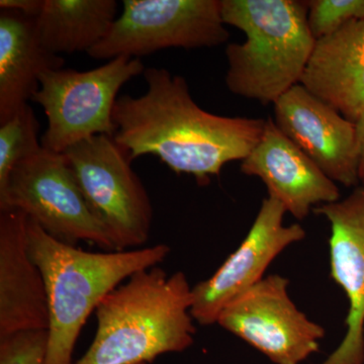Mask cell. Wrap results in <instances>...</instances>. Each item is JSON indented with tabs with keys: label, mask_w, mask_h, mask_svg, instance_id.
<instances>
[{
	"label": "cell",
	"mask_w": 364,
	"mask_h": 364,
	"mask_svg": "<svg viewBox=\"0 0 364 364\" xmlns=\"http://www.w3.org/2000/svg\"><path fill=\"white\" fill-rule=\"evenodd\" d=\"M299 85L358 122L364 111V18L316 42Z\"/></svg>",
	"instance_id": "cell-15"
},
{
	"label": "cell",
	"mask_w": 364,
	"mask_h": 364,
	"mask_svg": "<svg viewBox=\"0 0 364 364\" xmlns=\"http://www.w3.org/2000/svg\"><path fill=\"white\" fill-rule=\"evenodd\" d=\"M147 90L114 105V141L132 161L153 155L176 174L207 186L229 162L243 161L259 143L267 119L223 117L198 105L188 82L165 68L144 71Z\"/></svg>",
	"instance_id": "cell-1"
},
{
	"label": "cell",
	"mask_w": 364,
	"mask_h": 364,
	"mask_svg": "<svg viewBox=\"0 0 364 364\" xmlns=\"http://www.w3.org/2000/svg\"><path fill=\"white\" fill-rule=\"evenodd\" d=\"M289 280L264 277L224 309L217 324L275 364H301L318 350L325 329L301 312L289 296Z\"/></svg>",
	"instance_id": "cell-9"
},
{
	"label": "cell",
	"mask_w": 364,
	"mask_h": 364,
	"mask_svg": "<svg viewBox=\"0 0 364 364\" xmlns=\"http://www.w3.org/2000/svg\"><path fill=\"white\" fill-rule=\"evenodd\" d=\"M43 4L44 0H0L1 11H16L33 18L39 16Z\"/></svg>",
	"instance_id": "cell-21"
},
{
	"label": "cell",
	"mask_w": 364,
	"mask_h": 364,
	"mask_svg": "<svg viewBox=\"0 0 364 364\" xmlns=\"http://www.w3.org/2000/svg\"><path fill=\"white\" fill-rule=\"evenodd\" d=\"M355 124L356 128H358L359 142V183L364 189V111Z\"/></svg>",
	"instance_id": "cell-22"
},
{
	"label": "cell",
	"mask_w": 364,
	"mask_h": 364,
	"mask_svg": "<svg viewBox=\"0 0 364 364\" xmlns=\"http://www.w3.org/2000/svg\"><path fill=\"white\" fill-rule=\"evenodd\" d=\"M63 57L46 49L36 18L16 11L0 13V124L32 100L45 72L63 68Z\"/></svg>",
	"instance_id": "cell-16"
},
{
	"label": "cell",
	"mask_w": 364,
	"mask_h": 364,
	"mask_svg": "<svg viewBox=\"0 0 364 364\" xmlns=\"http://www.w3.org/2000/svg\"><path fill=\"white\" fill-rule=\"evenodd\" d=\"M26 227L21 210L0 212V338L49 328L47 289L28 253Z\"/></svg>",
	"instance_id": "cell-14"
},
{
	"label": "cell",
	"mask_w": 364,
	"mask_h": 364,
	"mask_svg": "<svg viewBox=\"0 0 364 364\" xmlns=\"http://www.w3.org/2000/svg\"><path fill=\"white\" fill-rule=\"evenodd\" d=\"M221 0H124L123 11L91 58H139L169 48L200 49L225 44Z\"/></svg>",
	"instance_id": "cell-8"
},
{
	"label": "cell",
	"mask_w": 364,
	"mask_h": 364,
	"mask_svg": "<svg viewBox=\"0 0 364 364\" xmlns=\"http://www.w3.org/2000/svg\"><path fill=\"white\" fill-rule=\"evenodd\" d=\"M11 210L23 212L57 240L71 245L85 241L117 251L63 154L42 148L16 165L0 191V212Z\"/></svg>",
	"instance_id": "cell-7"
},
{
	"label": "cell",
	"mask_w": 364,
	"mask_h": 364,
	"mask_svg": "<svg viewBox=\"0 0 364 364\" xmlns=\"http://www.w3.org/2000/svg\"><path fill=\"white\" fill-rule=\"evenodd\" d=\"M86 202L117 251L141 248L150 236L153 207L130 155L114 136L98 135L63 153Z\"/></svg>",
	"instance_id": "cell-6"
},
{
	"label": "cell",
	"mask_w": 364,
	"mask_h": 364,
	"mask_svg": "<svg viewBox=\"0 0 364 364\" xmlns=\"http://www.w3.org/2000/svg\"><path fill=\"white\" fill-rule=\"evenodd\" d=\"M331 225V277L349 301L347 331L336 350L318 364H364V189L314 208Z\"/></svg>",
	"instance_id": "cell-12"
},
{
	"label": "cell",
	"mask_w": 364,
	"mask_h": 364,
	"mask_svg": "<svg viewBox=\"0 0 364 364\" xmlns=\"http://www.w3.org/2000/svg\"><path fill=\"white\" fill-rule=\"evenodd\" d=\"M242 173L259 177L268 196L277 198L296 219L308 217L315 205L340 200L338 186L267 119L259 143L241 161Z\"/></svg>",
	"instance_id": "cell-13"
},
{
	"label": "cell",
	"mask_w": 364,
	"mask_h": 364,
	"mask_svg": "<svg viewBox=\"0 0 364 364\" xmlns=\"http://www.w3.org/2000/svg\"><path fill=\"white\" fill-rule=\"evenodd\" d=\"M40 123L30 105L0 124V191L16 165L42 149Z\"/></svg>",
	"instance_id": "cell-18"
},
{
	"label": "cell",
	"mask_w": 364,
	"mask_h": 364,
	"mask_svg": "<svg viewBox=\"0 0 364 364\" xmlns=\"http://www.w3.org/2000/svg\"><path fill=\"white\" fill-rule=\"evenodd\" d=\"M26 240L47 289L49 328L45 364H72L81 330L100 301L136 272L157 267L170 252L166 244L90 252L53 238L28 218Z\"/></svg>",
	"instance_id": "cell-3"
},
{
	"label": "cell",
	"mask_w": 364,
	"mask_h": 364,
	"mask_svg": "<svg viewBox=\"0 0 364 364\" xmlns=\"http://www.w3.org/2000/svg\"><path fill=\"white\" fill-rule=\"evenodd\" d=\"M306 4L309 28L316 41L364 18V0H310Z\"/></svg>",
	"instance_id": "cell-19"
},
{
	"label": "cell",
	"mask_w": 364,
	"mask_h": 364,
	"mask_svg": "<svg viewBox=\"0 0 364 364\" xmlns=\"http://www.w3.org/2000/svg\"><path fill=\"white\" fill-rule=\"evenodd\" d=\"M279 130L335 183H359L356 124L305 86H294L273 105Z\"/></svg>",
	"instance_id": "cell-11"
},
{
	"label": "cell",
	"mask_w": 364,
	"mask_h": 364,
	"mask_svg": "<svg viewBox=\"0 0 364 364\" xmlns=\"http://www.w3.org/2000/svg\"><path fill=\"white\" fill-rule=\"evenodd\" d=\"M117 16L116 0H44L36 26L46 49L61 56L90 52Z\"/></svg>",
	"instance_id": "cell-17"
},
{
	"label": "cell",
	"mask_w": 364,
	"mask_h": 364,
	"mask_svg": "<svg viewBox=\"0 0 364 364\" xmlns=\"http://www.w3.org/2000/svg\"><path fill=\"white\" fill-rule=\"evenodd\" d=\"M193 296L184 272L140 270L98 305L97 330L76 364H148L195 341Z\"/></svg>",
	"instance_id": "cell-2"
},
{
	"label": "cell",
	"mask_w": 364,
	"mask_h": 364,
	"mask_svg": "<svg viewBox=\"0 0 364 364\" xmlns=\"http://www.w3.org/2000/svg\"><path fill=\"white\" fill-rule=\"evenodd\" d=\"M286 213L277 198H264L241 245L212 277L193 287L191 316L198 324L217 323L230 303L264 279L268 267L282 251L305 239L301 225L284 226Z\"/></svg>",
	"instance_id": "cell-10"
},
{
	"label": "cell",
	"mask_w": 364,
	"mask_h": 364,
	"mask_svg": "<svg viewBox=\"0 0 364 364\" xmlns=\"http://www.w3.org/2000/svg\"><path fill=\"white\" fill-rule=\"evenodd\" d=\"M145 69L140 59L122 56L90 70L60 68L43 73L32 98L48 119L42 147L63 154L92 136H114L112 114L119 90Z\"/></svg>",
	"instance_id": "cell-5"
},
{
	"label": "cell",
	"mask_w": 364,
	"mask_h": 364,
	"mask_svg": "<svg viewBox=\"0 0 364 364\" xmlns=\"http://www.w3.org/2000/svg\"><path fill=\"white\" fill-rule=\"evenodd\" d=\"M48 331L16 333L0 338V364H45Z\"/></svg>",
	"instance_id": "cell-20"
},
{
	"label": "cell",
	"mask_w": 364,
	"mask_h": 364,
	"mask_svg": "<svg viewBox=\"0 0 364 364\" xmlns=\"http://www.w3.org/2000/svg\"><path fill=\"white\" fill-rule=\"evenodd\" d=\"M221 14L225 25L246 36L225 50L228 90L267 105L301 83L317 42L306 1L221 0Z\"/></svg>",
	"instance_id": "cell-4"
}]
</instances>
